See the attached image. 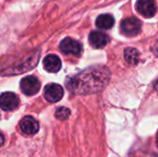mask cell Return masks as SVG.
<instances>
[{
  "label": "cell",
  "mask_w": 158,
  "mask_h": 157,
  "mask_svg": "<svg viewBox=\"0 0 158 157\" xmlns=\"http://www.w3.org/2000/svg\"><path fill=\"white\" fill-rule=\"evenodd\" d=\"M111 72L103 65L90 67L81 72L68 77L66 87L71 93L78 95H87L103 91L109 82Z\"/></svg>",
  "instance_id": "obj_1"
},
{
  "label": "cell",
  "mask_w": 158,
  "mask_h": 157,
  "mask_svg": "<svg viewBox=\"0 0 158 157\" xmlns=\"http://www.w3.org/2000/svg\"><path fill=\"white\" fill-rule=\"evenodd\" d=\"M141 28H142L141 21L137 18H134V17L125 19L121 22V25H120L122 33L130 37L136 36L137 34H139L141 31Z\"/></svg>",
  "instance_id": "obj_2"
},
{
  "label": "cell",
  "mask_w": 158,
  "mask_h": 157,
  "mask_svg": "<svg viewBox=\"0 0 158 157\" xmlns=\"http://www.w3.org/2000/svg\"><path fill=\"white\" fill-rule=\"evenodd\" d=\"M41 88L39 80L34 76H27L20 81V89L26 95L31 96L36 94Z\"/></svg>",
  "instance_id": "obj_3"
},
{
  "label": "cell",
  "mask_w": 158,
  "mask_h": 157,
  "mask_svg": "<svg viewBox=\"0 0 158 157\" xmlns=\"http://www.w3.org/2000/svg\"><path fill=\"white\" fill-rule=\"evenodd\" d=\"M19 105V97L10 92L4 93L0 95V108L4 111H12Z\"/></svg>",
  "instance_id": "obj_4"
},
{
  "label": "cell",
  "mask_w": 158,
  "mask_h": 157,
  "mask_svg": "<svg viewBox=\"0 0 158 157\" xmlns=\"http://www.w3.org/2000/svg\"><path fill=\"white\" fill-rule=\"evenodd\" d=\"M59 47H60V50L62 51V53H64L66 55L79 56L82 51L81 44L78 41L73 40L69 37H67L61 41Z\"/></svg>",
  "instance_id": "obj_5"
},
{
  "label": "cell",
  "mask_w": 158,
  "mask_h": 157,
  "mask_svg": "<svg viewBox=\"0 0 158 157\" xmlns=\"http://www.w3.org/2000/svg\"><path fill=\"white\" fill-rule=\"evenodd\" d=\"M64 95L63 88L56 83H51L44 88V98L50 103H56L62 99Z\"/></svg>",
  "instance_id": "obj_6"
},
{
  "label": "cell",
  "mask_w": 158,
  "mask_h": 157,
  "mask_svg": "<svg viewBox=\"0 0 158 157\" xmlns=\"http://www.w3.org/2000/svg\"><path fill=\"white\" fill-rule=\"evenodd\" d=\"M136 9L145 18H151L156 14L157 6L155 0H138Z\"/></svg>",
  "instance_id": "obj_7"
},
{
  "label": "cell",
  "mask_w": 158,
  "mask_h": 157,
  "mask_svg": "<svg viewBox=\"0 0 158 157\" xmlns=\"http://www.w3.org/2000/svg\"><path fill=\"white\" fill-rule=\"evenodd\" d=\"M19 126H20V130H21L22 133H24L26 135H30V136L36 134L39 130L38 121L31 116L24 117L21 119Z\"/></svg>",
  "instance_id": "obj_8"
},
{
  "label": "cell",
  "mask_w": 158,
  "mask_h": 157,
  "mask_svg": "<svg viewBox=\"0 0 158 157\" xmlns=\"http://www.w3.org/2000/svg\"><path fill=\"white\" fill-rule=\"evenodd\" d=\"M108 42V36L101 31H94L89 34V43L94 48H103Z\"/></svg>",
  "instance_id": "obj_9"
},
{
  "label": "cell",
  "mask_w": 158,
  "mask_h": 157,
  "mask_svg": "<svg viewBox=\"0 0 158 157\" xmlns=\"http://www.w3.org/2000/svg\"><path fill=\"white\" fill-rule=\"evenodd\" d=\"M44 68L48 72L56 73L61 68V60L56 55H48L44 58Z\"/></svg>",
  "instance_id": "obj_10"
},
{
  "label": "cell",
  "mask_w": 158,
  "mask_h": 157,
  "mask_svg": "<svg viewBox=\"0 0 158 157\" xmlns=\"http://www.w3.org/2000/svg\"><path fill=\"white\" fill-rule=\"evenodd\" d=\"M115 19L109 14H103L100 15L95 21L96 26L101 30H109L114 26Z\"/></svg>",
  "instance_id": "obj_11"
},
{
  "label": "cell",
  "mask_w": 158,
  "mask_h": 157,
  "mask_svg": "<svg viewBox=\"0 0 158 157\" xmlns=\"http://www.w3.org/2000/svg\"><path fill=\"white\" fill-rule=\"evenodd\" d=\"M124 57H125V60L128 64L135 66L139 63L140 54H139L138 50H136L135 48L128 47L124 51Z\"/></svg>",
  "instance_id": "obj_12"
},
{
  "label": "cell",
  "mask_w": 158,
  "mask_h": 157,
  "mask_svg": "<svg viewBox=\"0 0 158 157\" xmlns=\"http://www.w3.org/2000/svg\"><path fill=\"white\" fill-rule=\"evenodd\" d=\"M55 116L59 120H66L70 116V110L69 108H67V107H64V106L59 107V108L56 109Z\"/></svg>",
  "instance_id": "obj_13"
},
{
  "label": "cell",
  "mask_w": 158,
  "mask_h": 157,
  "mask_svg": "<svg viewBox=\"0 0 158 157\" xmlns=\"http://www.w3.org/2000/svg\"><path fill=\"white\" fill-rule=\"evenodd\" d=\"M5 143V137L2 132H0V147H2Z\"/></svg>",
  "instance_id": "obj_14"
},
{
  "label": "cell",
  "mask_w": 158,
  "mask_h": 157,
  "mask_svg": "<svg viewBox=\"0 0 158 157\" xmlns=\"http://www.w3.org/2000/svg\"><path fill=\"white\" fill-rule=\"evenodd\" d=\"M152 48H156V50H152V51L154 52V54H155L156 56H158V41L156 43V44L154 45V47H152Z\"/></svg>",
  "instance_id": "obj_15"
},
{
  "label": "cell",
  "mask_w": 158,
  "mask_h": 157,
  "mask_svg": "<svg viewBox=\"0 0 158 157\" xmlns=\"http://www.w3.org/2000/svg\"><path fill=\"white\" fill-rule=\"evenodd\" d=\"M155 89H156V91H158V80L157 81H156V85H155Z\"/></svg>",
  "instance_id": "obj_16"
},
{
  "label": "cell",
  "mask_w": 158,
  "mask_h": 157,
  "mask_svg": "<svg viewBox=\"0 0 158 157\" xmlns=\"http://www.w3.org/2000/svg\"><path fill=\"white\" fill-rule=\"evenodd\" d=\"M156 143H157V146H158V134H157V139H156Z\"/></svg>",
  "instance_id": "obj_17"
}]
</instances>
